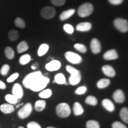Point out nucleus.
<instances>
[{
    "label": "nucleus",
    "mask_w": 128,
    "mask_h": 128,
    "mask_svg": "<svg viewBox=\"0 0 128 128\" xmlns=\"http://www.w3.org/2000/svg\"><path fill=\"white\" fill-rule=\"evenodd\" d=\"M74 48L76 49V50L79 51L80 52L83 53V54H85L86 52H87V49L86 48V46L84 45L83 44H74Z\"/></svg>",
    "instance_id": "2f4dec72"
},
{
    "label": "nucleus",
    "mask_w": 128,
    "mask_h": 128,
    "mask_svg": "<svg viewBox=\"0 0 128 128\" xmlns=\"http://www.w3.org/2000/svg\"><path fill=\"white\" fill-rule=\"evenodd\" d=\"M18 128H24V127H23V126H20Z\"/></svg>",
    "instance_id": "a18cd8bd"
},
{
    "label": "nucleus",
    "mask_w": 128,
    "mask_h": 128,
    "mask_svg": "<svg viewBox=\"0 0 128 128\" xmlns=\"http://www.w3.org/2000/svg\"><path fill=\"white\" fill-rule=\"evenodd\" d=\"M52 92L50 89H46L40 92L39 96L42 98H48L52 96Z\"/></svg>",
    "instance_id": "c756f323"
},
{
    "label": "nucleus",
    "mask_w": 128,
    "mask_h": 128,
    "mask_svg": "<svg viewBox=\"0 0 128 128\" xmlns=\"http://www.w3.org/2000/svg\"><path fill=\"white\" fill-rule=\"evenodd\" d=\"M87 128H100L98 122L96 120H89L86 124Z\"/></svg>",
    "instance_id": "473e14b6"
},
{
    "label": "nucleus",
    "mask_w": 128,
    "mask_h": 128,
    "mask_svg": "<svg viewBox=\"0 0 128 128\" xmlns=\"http://www.w3.org/2000/svg\"><path fill=\"white\" fill-rule=\"evenodd\" d=\"M54 82L57 83L58 84H64L66 82V78L63 74L59 73L55 76Z\"/></svg>",
    "instance_id": "b1692460"
},
{
    "label": "nucleus",
    "mask_w": 128,
    "mask_h": 128,
    "mask_svg": "<svg viewBox=\"0 0 128 128\" xmlns=\"http://www.w3.org/2000/svg\"><path fill=\"white\" fill-rule=\"evenodd\" d=\"M5 98L8 103L12 104H16L18 102V98H17L15 96L12 95V94H7L5 97Z\"/></svg>",
    "instance_id": "cd10ccee"
},
{
    "label": "nucleus",
    "mask_w": 128,
    "mask_h": 128,
    "mask_svg": "<svg viewBox=\"0 0 128 128\" xmlns=\"http://www.w3.org/2000/svg\"><path fill=\"white\" fill-rule=\"evenodd\" d=\"M102 71L106 76H109V77H113L116 75V72H115L114 68L110 65H104L102 67Z\"/></svg>",
    "instance_id": "dca6fc26"
},
{
    "label": "nucleus",
    "mask_w": 128,
    "mask_h": 128,
    "mask_svg": "<svg viewBox=\"0 0 128 128\" xmlns=\"http://www.w3.org/2000/svg\"><path fill=\"white\" fill-rule=\"evenodd\" d=\"M49 49V46L48 44H42L40 47L39 48V49H38V54L39 56H42L45 55L46 53L48 52V50Z\"/></svg>",
    "instance_id": "4be33fe9"
},
{
    "label": "nucleus",
    "mask_w": 128,
    "mask_h": 128,
    "mask_svg": "<svg viewBox=\"0 0 128 128\" xmlns=\"http://www.w3.org/2000/svg\"><path fill=\"white\" fill-rule=\"evenodd\" d=\"M113 99L115 102L118 103H124L125 100V96L124 92L121 90H117L113 95Z\"/></svg>",
    "instance_id": "f8f14e48"
},
{
    "label": "nucleus",
    "mask_w": 128,
    "mask_h": 128,
    "mask_svg": "<svg viewBox=\"0 0 128 128\" xmlns=\"http://www.w3.org/2000/svg\"><path fill=\"white\" fill-rule=\"evenodd\" d=\"M18 33L17 30H12L8 33V39L12 42H15L18 38Z\"/></svg>",
    "instance_id": "c85d7f7f"
},
{
    "label": "nucleus",
    "mask_w": 128,
    "mask_h": 128,
    "mask_svg": "<svg viewBox=\"0 0 128 128\" xmlns=\"http://www.w3.org/2000/svg\"><path fill=\"white\" fill-rule=\"evenodd\" d=\"M28 128H42L39 124L35 122H29L27 125Z\"/></svg>",
    "instance_id": "a19ab883"
},
{
    "label": "nucleus",
    "mask_w": 128,
    "mask_h": 128,
    "mask_svg": "<svg viewBox=\"0 0 128 128\" xmlns=\"http://www.w3.org/2000/svg\"><path fill=\"white\" fill-rule=\"evenodd\" d=\"M14 107L12 104H2L0 106V110L5 114H10L14 112Z\"/></svg>",
    "instance_id": "2eb2a0df"
},
{
    "label": "nucleus",
    "mask_w": 128,
    "mask_h": 128,
    "mask_svg": "<svg viewBox=\"0 0 128 128\" xmlns=\"http://www.w3.org/2000/svg\"><path fill=\"white\" fill-rule=\"evenodd\" d=\"M50 82V79L43 76L40 71L28 74L23 79V84L26 88L33 92H39L45 88Z\"/></svg>",
    "instance_id": "f257e3e1"
},
{
    "label": "nucleus",
    "mask_w": 128,
    "mask_h": 128,
    "mask_svg": "<svg viewBox=\"0 0 128 128\" xmlns=\"http://www.w3.org/2000/svg\"><path fill=\"white\" fill-rule=\"evenodd\" d=\"M110 84V81L108 79H101L97 83V86L98 88H104L108 87Z\"/></svg>",
    "instance_id": "5701e85b"
},
{
    "label": "nucleus",
    "mask_w": 128,
    "mask_h": 128,
    "mask_svg": "<svg viewBox=\"0 0 128 128\" xmlns=\"http://www.w3.org/2000/svg\"><path fill=\"white\" fill-rule=\"evenodd\" d=\"M4 53L7 58L8 59V60H12L14 58V55H15L13 49L11 47H9V46H8L5 49Z\"/></svg>",
    "instance_id": "a878e982"
},
{
    "label": "nucleus",
    "mask_w": 128,
    "mask_h": 128,
    "mask_svg": "<svg viewBox=\"0 0 128 128\" xmlns=\"http://www.w3.org/2000/svg\"><path fill=\"white\" fill-rule=\"evenodd\" d=\"M12 95L15 96L17 98L20 100L23 97V90L22 88V87L21 86L20 84H15L14 85L13 87H12Z\"/></svg>",
    "instance_id": "9b49d317"
},
{
    "label": "nucleus",
    "mask_w": 128,
    "mask_h": 128,
    "mask_svg": "<svg viewBox=\"0 0 128 128\" xmlns=\"http://www.w3.org/2000/svg\"><path fill=\"white\" fill-rule=\"evenodd\" d=\"M91 49L92 53L94 54H97L101 52L102 50V45L98 40H97L96 38H94L91 41L90 44Z\"/></svg>",
    "instance_id": "9d476101"
},
{
    "label": "nucleus",
    "mask_w": 128,
    "mask_h": 128,
    "mask_svg": "<svg viewBox=\"0 0 128 128\" xmlns=\"http://www.w3.org/2000/svg\"><path fill=\"white\" fill-rule=\"evenodd\" d=\"M52 4L56 6H62L66 2V0H51Z\"/></svg>",
    "instance_id": "4c0bfd02"
},
{
    "label": "nucleus",
    "mask_w": 128,
    "mask_h": 128,
    "mask_svg": "<svg viewBox=\"0 0 128 128\" xmlns=\"http://www.w3.org/2000/svg\"><path fill=\"white\" fill-rule=\"evenodd\" d=\"M28 49V45L26 41H22L17 45V50L18 53H23Z\"/></svg>",
    "instance_id": "412c9836"
},
{
    "label": "nucleus",
    "mask_w": 128,
    "mask_h": 128,
    "mask_svg": "<svg viewBox=\"0 0 128 128\" xmlns=\"http://www.w3.org/2000/svg\"><path fill=\"white\" fill-rule=\"evenodd\" d=\"M73 112L76 116H80L84 113V109L81 104L78 102H76L73 106Z\"/></svg>",
    "instance_id": "6ab92c4d"
},
{
    "label": "nucleus",
    "mask_w": 128,
    "mask_h": 128,
    "mask_svg": "<svg viewBox=\"0 0 128 128\" xmlns=\"http://www.w3.org/2000/svg\"><path fill=\"white\" fill-rule=\"evenodd\" d=\"M120 116L124 122L128 124V108H122L120 112Z\"/></svg>",
    "instance_id": "393cba45"
},
{
    "label": "nucleus",
    "mask_w": 128,
    "mask_h": 128,
    "mask_svg": "<svg viewBox=\"0 0 128 128\" xmlns=\"http://www.w3.org/2000/svg\"><path fill=\"white\" fill-rule=\"evenodd\" d=\"M86 92H87V87L85 86H82V87H78L75 92V93L78 95H81V94H84Z\"/></svg>",
    "instance_id": "e433bc0d"
},
{
    "label": "nucleus",
    "mask_w": 128,
    "mask_h": 128,
    "mask_svg": "<svg viewBox=\"0 0 128 128\" xmlns=\"http://www.w3.org/2000/svg\"><path fill=\"white\" fill-rule=\"evenodd\" d=\"M103 58L105 60H114L118 58V54L115 49H111L107 51L103 55Z\"/></svg>",
    "instance_id": "ddd939ff"
},
{
    "label": "nucleus",
    "mask_w": 128,
    "mask_h": 128,
    "mask_svg": "<svg viewBox=\"0 0 128 128\" xmlns=\"http://www.w3.org/2000/svg\"><path fill=\"white\" fill-rule=\"evenodd\" d=\"M66 70L71 74V76L69 78L70 84L72 86L78 84L81 80V74L80 71L70 65H67Z\"/></svg>",
    "instance_id": "f03ea898"
},
{
    "label": "nucleus",
    "mask_w": 128,
    "mask_h": 128,
    "mask_svg": "<svg viewBox=\"0 0 128 128\" xmlns=\"http://www.w3.org/2000/svg\"><path fill=\"white\" fill-rule=\"evenodd\" d=\"M108 1L113 5H119L123 2L124 0H108Z\"/></svg>",
    "instance_id": "79ce46f5"
},
{
    "label": "nucleus",
    "mask_w": 128,
    "mask_h": 128,
    "mask_svg": "<svg viewBox=\"0 0 128 128\" xmlns=\"http://www.w3.org/2000/svg\"><path fill=\"white\" fill-rule=\"evenodd\" d=\"M19 76V74L17 73V72H16L13 74H12V76H11L10 77H8L7 78V82H12L13 81H15V80L17 79V78H18Z\"/></svg>",
    "instance_id": "58836bf2"
},
{
    "label": "nucleus",
    "mask_w": 128,
    "mask_h": 128,
    "mask_svg": "<svg viewBox=\"0 0 128 128\" xmlns=\"http://www.w3.org/2000/svg\"><path fill=\"white\" fill-rule=\"evenodd\" d=\"M14 23H15V25L16 26L19 28H26L25 22H24V20H22L21 18H19V17L16 19Z\"/></svg>",
    "instance_id": "72a5a7b5"
},
{
    "label": "nucleus",
    "mask_w": 128,
    "mask_h": 128,
    "mask_svg": "<svg viewBox=\"0 0 128 128\" xmlns=\"http://www.w3.org/2000/svg\"><path fill=\"white\" fill-rule=\"evenodd\" d=\"M46 108V102L44 100H38L34 104V109L37 112L43 111Z\"/></svg>",
    "instance_id": "aec40b11"
},
{
    "label": "nucleus",
    "mask_w": 128,
    "mask_h": 128,
    "mask_svg": "<svg viewBox=\"0 0 128 128\" xmlns=\"http://www.w3.org/2000/svg\"><path fill=\"white\" fill-rule=\"evenodd\" d=\"M47 128H54V127H48Z\"/></svg>",
    "instance_id": "49530a36"
},
{
    "label": "nucleus",
    "mask_w": 128,
    "mask_h": 128,
    "mask_svg": "<svg viewBox=\"0 0 128 128\" xmlns=\"http://www.w3.org/2000/svg\"><path fill=\"white\" fill-rule=\"evenodd\" d=\"M112 128H127V127L124 124H122L119 122H115L112 124Z\"/></svg>",
    "instance_id": "ea45409f"
},
{
    "label": "nucleus",
    "mask_w": 128,
    "mask_h": 128,
    "mask_svg": "<svg viewBox=\"0 0 128 128\" xmlns=\"http://www.w3.org/2000/svg\"><path fill=\"white\" fill-rule=\"evenodd\" d=\"M41 16L45 19H51L54 18L56 14V10L52 7H45L42 9Z\"/></svg>",
    "instance_id": "6e6552de"
},
{
    "label": "nucleus",
    "mask_w": 128,
    "mask_h": 128,
    "mask_svg": "<svg viewBox=\"0 0 128 128\" xmlns=\"http://www.w3.org/2000/svg\"><path fill=\"white\" fill-rule=\"evenodd\" d=\"M75 12H76V10L74 9H70L62 12L60 16V20L62 21L66 20V19L71 17L72 16H73Z\"/></svg>",
    "instance_id": "a211bd4d"
},
{
    "label": "nucleus",
    "mask_w": 128,
    "mask_h": 128,
    "mask_svg": "<svg viewBox=\"0 0 128 128\" xmlns=\"http://www.w3.org/2000/svg\"><path fill=\"white\" fill-rule=\"evenodd\" d=\"M10 67L9 65L8 64H5L0 70V73L3 76H7L10 71Z\"/></svg>",
    "instance_id": "f704fd0d"
},
{
    "label": "nucleus",
    "mask_w": 128,
    "mask_h": 128,
    "mask_svg": "<svg viewBox=\"0 0 128 128\" xmlns=\"http://www.w3.org/2000/svg\"><path fill=\"white\" fill-rule=\"evenodd\" d=\"M92 28V24L89 22H82L76 26V29L79 32H88Z\"/></svg>",
    "instance_id": "4468645a"
},
{
    "label": "nucleus",
    "mask_w": 128,
    "mask_h": 128,
    "mask_svg": "<svg viewBox=\"0 0 128 128\" xmlns=\"http://www.w3.org/2000/svg\"><path fill=\"white\" fill-rule=\"evenodd\" d=\"M64 30H65L66 33H68V34H72L74 31V28L73 26L71 24H65L64 26Z\"/></svg>",
    "instance_id": "c9c22d12"
},
{
    "label": "nucleus",
    "mask_w": 128,
    "mask_h": 128,
    "mask_svg": "<svg viewBox=\"0 0 128 128\" xmlns=\"http://www.w3.org/2000/svg\"><path fill=\"white\" fill-rule=\"evenodd\" d=\"M33 110V107L31 103H26L21 108L18 112V116L20 119H26L28 118L32 113Z\"/></svg>",
    "instance_id": "423d86ee"
},
{
    "label": "nucleus",
    "mask_w": 128,
    "mask_h": 128,
    "mask_svg": "<svg viewBox=\"0 0 128 128\" xmlns=\"http://www.w3.org/2000/svg\"><path fill=\"white\" fill-rule=\"evenodd\" d=\"M6 88V85L4 82H2L1 80H0V89L4 90Z\"/></svg>",
    "instance_id": "37998d69"
},
{
    "label": "nucleus",
    "mask_w": 128,
    "mask_h": 128,
    "mask_svg": "<svg viewBox=\"0 0 128 128\" xmlns=\"http://www.w3.org/2000/svg\"><path fill=\"white\" fill-rule=\"evenodd\" d=\"M56 113L60 118H67L71 114V108L70 106L66 103H60L57 106Z\"/></svg>",
    "instance_id": "20e7f679"
},
{
    "label": "nucleus",
    "mask_w": 128,
    "mask_h": 128,
    "mask_svg": "<svg viewBox=\"0 0 128 128\" xmlns=\"http://www.w3.org/2000/svg\"><path fill=\"white\" fill-rule=\"evenodd\" d=\"M94 10L93 6L90 3H84L78 8L77 12L81 17H86L90 16Z\"/></svg>",
    "instance_id": "7ed1b4c3"
},
{
    "label": "nucleus",
    "mask_w": 128,
    "mask_h": 128,
    "mask_svg": "<svg viewBox=\"0 0 128 128\" xmlns=\"http://www.w3.org/2000/svg\"><path fill=\"white\" fill-rule=\"evenodd\" d=\"M31 60L32 59L30 55H28V54H25V55H22L20 57V60H19V62H20L21 65H24L28 64Z\"/></svg>",
    "instance_id": "bb28decb"
},
{
    "label": "nucleus",
    "mask_w": 128,
    "mask_h": 128,
    "mask_svg": "<svg viewBox=\"0 0 128 128\" xmlns=\"http://www.w3.org/2000/svg\"><path fill=\"white\" fill-rule=\"evenodd\" d=\"M38 67H39V64L38 63H35L32 65V69L33 70H36Z\"/></svg>",
    "instance_id": "c03bdc74"
},
{
    "label": "nucleus",
    "mask_w": 128,
    "mask_h": 128,
    "mask_svg": "<svg viewBox=\"0 0 128 128\" xmlns=\"http://www.w3.org/2000/svg\"><path fill=\"white\" fill-rule=\"evenodd\" d=\"M86 103L90 105L96 106L97 104V100L94 96H89L86 99Z\"/></svg>",
    "instance_id": "7c9ffc66"
},
{
    "label": "nucleus",
    "mask_w": 128,
    "mask_h": 128,
    "mask_svg": "<svg viewBox=\"0 0 128 128\" xmlns=\"http://www.w3.org/2000/svg\"><path fill=\"white\" fill-rule=\"evenodd\" d=\"M65 57L67 60L73 64H78L82 62V58L77 54L72 52H66L65 54Z\"/></svg>",
    "instance_id": "0eeeda50"
},
{
    "label": "nucleus",
    "mask_w": 128,
    "mask_h": 128,
    "mask_svg": "<svg viewBox=\"0 0 128 128\" xmlns=\"http://www.w3.org/2000/svg\"><path fill=\"white\" fill-rule=\"evenodd\" d=\"M61 66V64L57 60H52L46 65V69L49 71H55Z\"/></svg>",
    "instance_id": "1a4fd4ad"
},
{
    "label": "nucleus",
    "mask_w": 128,
    "mask_h": 128,
    "mask_svg": "<svg viewBox=\"0 0 128 128\" xmlns=\"http://www.w3.org/2000/svg\"><path fill=\"white\" fill-rule=\"evenodd\" d=\"M102 105L104 108H106L108 111L112 112L115 109L114 104L109 99H104L102 102Z\"/></svg>",
    "instance_id": "f3484780"
},
{
    "label": "nucleus",
    "mask_w": 128,
    "mask_h": 128,
    "mask_svg": "<svg viewBox=\"0 0 128 128\" xmlns=\"http://www.w3.org/2000/svg\"><path fill=\"white\" fill-rule=\"evenodd\" d=\"M114 25L117 29L122 33L128 32V22L125 19L118 18L114 20Z\"/></svg>",
    "instance_id": "39448f33"
}]
</instances>
